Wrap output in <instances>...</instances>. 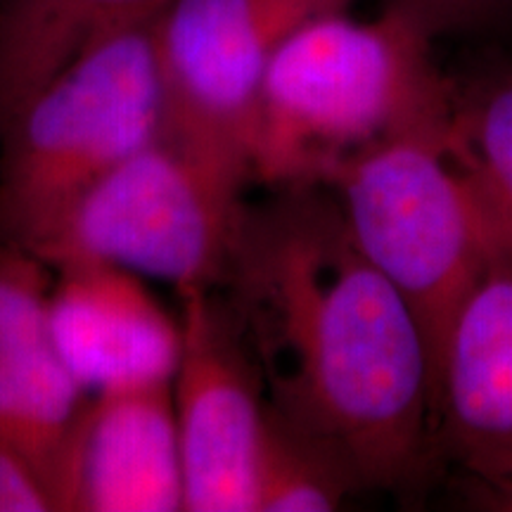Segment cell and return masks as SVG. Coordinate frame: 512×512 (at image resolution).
Listing matches in <instances>:
<instances>
[{
  "label": "cell",
  "mask_w": 512,
  "mask_h": 512,
  "mask_svg": "<svg viewBox=\"0 0 512 512\" xmlns=\"http://www.w3.org/2000/svg\"><path fill=\"white\" fill-rule=\"evenodd\" d=\"M223 285L275 413L330 448L361 491L430 482L441 467L430 344L328 188L275 190L245 209Z\"/></svg>",
  "instance_id": "cell-1"
},
{
  "label": "cell",
  "mask_w": 512,
  "mask_h": 512,
  "mask_svg": "<svg viewBox=\"0 0 512 512\" xmlns=\"http://www.w3.org/2000/svg\"><path fill=\"white\" fill-rule=\"evenodd\" d=\"M437 34L413 12L330 10L299 24L268 67L254 138V181L330 188L377 147L451 121L453 81Z\"/></svg>",
  "instance_id": "cell-2"
},
{
  "label": "cell",
  "mask_w": 512,
  "mask_h": 512,
  "mask_svg": "<svg viewBox=\"0 0 512 512\" xmlns=\"http://www.w3.org/2000/svg\"><path fill=\"white\" fill-rule=\"evenodd\" d=\"M155 22L100 38L12 121L0 140V242L34 254L83 192L164 136Z\"/></svg>",
  "instance_id": "cell-3"
},
{
  "label": "cell",
  "mask_w": 512,
  "mask_h": 512,
  "mask_svg": "<svg viewBox=\"0 0 512 512\" xmlns=\"http://www.w3.org/2000/svg\"><path fill=\"white\" fill-rule=\"evenodd\" d=\"M446 133L448 126L392 140L349 164L328 188L356 245L418 316L434 370L453 316L496 261Z\"/></svg>",
  "instance_id": "cell-4"
},
{
  "label": "cell",
  "mask_w": 512,
  "mask_h": 512,
  "mask_svg": "<svg viewBox=\"0 0 512 512\" xmlns=\"http://www.w3.org/2000/svg\"><path fill=\"white\" fill-rule=\"evenodd\" d=\"M242 190L162 136L83 192L34 254L50 268H124L178 294L216 290L238 247Z\"/></svg>",
  "instance_id": "cell-5"
},
{
  "label": "cell",
  "mask_w": 512,
  "mask_h": 512,
  "mask_svg": "<svg viewBox=\"0 0 512 512\" xmlns=\"http://www.w3.org/2000/svg\"><path fill=\"white\" fill-rule=\"evenodd\" d=\"M356 0H171L155 22L166 138L230 181H254L268 67L306 19Z\"/></svg>",
  "instance_id": "cell-6"
},
{
  "label": "cell",
  "mask_w": 512,
  "mask_h": 512,
  "mask_svg": "<svg viewBox=\"0 0 512 512\" xmlns=\"http://www.w3.org/2000/svg\"><path fill=\"white\" fill-rule=\"evenodd\" d=\"M171 382L185 512H256L268 399L245 337L216 290L181 292Z\"/></svg>",
  "instance_id": "cell-7"
},
{
  "label": "cell",
  "mask_w": 512,
  "mask_h": 512,
  "mask_svg": "<svg viewBox=\"0 0 512 512\" xmlns=\"http://www.w3.org/2000/svg\"><path fill=\"white\" fill-rule=\"evenodd\" d=\"M53 268L0 242V437L31 460L69 510L81 420L91 394L67 368L50 325Z\"/></svg>",
  "instance_id": "cell-8"
},
{
  "label": "cell",
  "mask_w": 512,
  "mask_h": 512,
  "mask_svg": "<svg viewBox=\"0 0 512 512\" xmlns=\"http://www.w3.org/2000/svg\"><path fill=\"white\" fill-rule=\"evenodd\" d=\"M441 467L465 486L512 482V261L496 259L451 320L434 370Z\"/></svg>",
  "instance_id": "cell-9"
},
{
  "label": "cell",
  "mask_w": 512,
  "mask_h": 512,
  "mask_svg": "<svg viewBox=\"0 0 512 512\" xmlns=\"http://www.w3.org/2000/svg\"><path fill=\"white\" fill-rule=\"evenodd\" d=\"M50 325L91 396L174 382L181 323L136 273L105 264L53 268Z\"/></svg>",
  "instance_id": "cell-10"
},
{
  "label": "cell",
  "mask_w": 512,
  "mask_h": 512,
  "mask_svg": "<svg viewBox=\"0 0 512 512\" xmlns=\"http://www.w3.org/2000/svg\"><path fill=\"white\" fill-rule=\"evenodd\" d=\"M69 510H183L171 384L91 396L76 439Z\"/></svg>",
  "instance_id": "cell-11"
},
{
  "label": "cell",
  "mask_w": 512,
  "mask_h": 512,
  "mask_svg": "<svg viewBox=\"0 0 512 512\" xmlns=\"http://www.w3.org/2000/svg\"><path fill=\"white\" fill-rule=\"evenodd\" d=\"M171 0H0V140L43 83L100 38L152 22Z\"/></svg>",
  "instance_id": "cell-12"
},
{
  "label": "cell",
  "mask_w": 512,
  "mask_h": 512,
  "mask_svg": "<svg viewBox=\"0 0 512 512\" xmlns=\"http://www.w3.org/2000/svg\"><path fill=\"white\" fill-rule=\"evenodd\" d=\"M453 81L446 147L475 195L496 259L512 261V57Z\"/></svg>",
  "instance_id": "cell-13"
},
{
  "label": "cell",
  "mask_w": 512,
  "mask_h": 512,
  "mask_svg": "<svg viewBox=\"0 0 512 512\" xmlns=\"http://www.w3.org/2000/svg\"><path fill=\"white\" fill-rule=\"evenodd\" d=\"M356 479L330 448L268 406L256 470V512H328L358 494Z\"/></svg>",
  "instance_id": "cell-14"
},
{
  "label": "cell",
  "mask_w": 512,
  "mask_h": 512,
  "mask_svg": "<svg viewBox=\"0 0 512 512\" xmlns=\"http://www.w3.org/2000/svg\"><path fill=\"white\" fill-rule=\"evenodd\" d=\"M413 12L434 34H458L501 24L512 17V0H384Z\"/></svg>",
  "instance_id": "cell-15"
},
{
  "label": "cell",
  "mask_w": 512,
  "mask_h": 512,
  "mask_svg": "<svg viewBox=\"0 0 512 512\" xmlns=\"http://www.w3.org/2000/svg\"><path fill=\"white\" fill-rule=\"evenodd\" d=\"M0 512H57L53 491L19 448L0 437Z\"/></svg>",
  "instance_id": "cell-16"
},
{
  "label": "cell",
  "mask_w": 512,
  "mask_h": 512,
  "mask_svg": "<svg viewBox=\"0 0 512 512\" xmlns=\"http://www.w3.org/2000/svg\"><path fill=\"white\" fill-rule=\"evenodd\" d=\"M467 508L489 510V512H512V482L501 486H465Z\"/></svg>",
  "instance_id": "cell-17"
}]
</instances>
